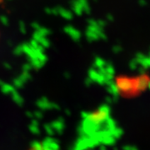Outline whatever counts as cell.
<instances>
[{"label": "cell", "instance_id": "obj_2", "mask_svg": "<svg viewBox=\"0 0 150 150\" xmlns=\"http://www.w3.org/2000/svg\"><path fill=\"white\" fill-rule=\"evenodd\" d=\"M30 150H59V147L51 141H43L37 143Z\"/></svg>", "mask_w": 150, "mask_h": 150}, {"label": "cell", "instance_id": "obj_3", "mask_svg": "<svg viewBox=\"0 0 150 150\" xmlns=\"http://www.w3.org/2000/svg\"><path fill=\"white\" fill-rule=\"evenodd\" d=\"M0 2H2V0H0Z\"/></svg>", "mask_w": 150, "mask_h": 150}, {"label": "cell", "instance_id": "obj_1", "mask_svg": "<svg viewBox=\"0 0 150 150\" xmlns=\"http://www.w3.org/2000/svg\"><path fill=\"white\" fill-rule=\"evenodd\" d=\"M150 79L146 74L137 76H118L115 80V86L119 93L123 95H133L139 93L149 85Z\"/></svg>", "mask_w": 150, "mask_h": 150}]
</instances>
